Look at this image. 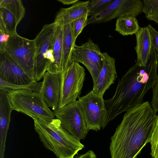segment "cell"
<instances>
[{"mask_svg": "<svg viewBox=\"0 0 158 158\" xmlns=\"http://www.w3.org/2000/svg\"><path fill=\"white\" fill-rule=\"evenodd\" d=\"M158 60L152 45L146 66L135 64L119 79L113 96L105 100L106 115L103 129L119 114L143 102L145 94L156 81Z\"/></svg>", "mask_w": 158, "mask_h": 158, "instance_id": "cell-1", "label": "cell"}, {"mask_svg": "<svg viewBox=\"0 0 158 158\" xmlns=\"http://www.w3.org/2000/svg\"><path fill=\"white\" fill-rule=\"evenodd\" d=\"M156 117L148 101L126 112L110 138L111 158H136L150 143Z\"/></svg>", "mask_w": 158, "mask_h": 158, "instance_id": "cell-2", "label": "cell"}, {"mask_svg": "<svg viewBox=\"0 0 158 158\" xmlns=\"http://www.w3.org/2000/svg\"><path fill=\"white\" fill-rule=\"evenodd\" d=\"M34 128L40 141L58 158H74L84 145L69 133L57 118L52 121L33 119Z\"/></svg>", "mask_w": 158, "mask_h": 158, "instance_id": "cell-3", "label": "cell"}, {"mask_svg": "<svg viewBox=\"0 0 158 158\" xmlns=\"http://www.w3.org/2000/svg\"><path fill=\"white\" fill-rule=\"evenodd\" d=\"M8 96L13 110L22 113L33 119L51 121L55 116L39 92L28 89L10 91Z\"/></svg>", "mask_w": 158, "mask_h": 158, "instance_id": "cell-4", "label": "cell"}, {"mask_svg": "<svg viewBox=\"0 0 158 158\" xmlns=\"http://www.w3.org/2000/svg\"><path fill=\"white\" fill-rule=\"evenodd\" d=\"M61 94L59 108L75 102L81 94L85 79L83 67L77 62H72L60 73Z\"/></svg>", "mask_w": 158, "mask_h": 158, "instance_id": "cell-5", "label": "cell"}, {"mask_svg": "<svg viewBox=\"0 0 158 158\" xmlns=\"http://www.w3.org/2000/svg\"><path fill=\"white\" fill-rule=\"evenodd\" d=\"M6 51L26 73L34 79L36 48L34 40H30L18 34L10 36Z\"/></svg>", "mask_w": 158, "mask_h": 158, "instance_id": "cell-6", "label": "cell"}, {"mask_svg": "<svg viewBox=\"0 0 158 158\" xmlns=\"http://www.w3.org/2000/svg\"><path fill=\"white\" fill-rule=\"evenodd\" d=\"M77 102L88 129L96 131L100 130L106 115L103 96L91 91L86 95L80 97Z\"/></svg>", "mask_w": 158, "mask_h": 158, "instance_id": "cell-7", "label": "cell"}, {"mask_svg": "<svg viewBox=\"0 0 158 158\" xmlns=\"http://www.w3.org/2000/svg\"><path fill=\"white\" fill-rule=\"evenodd\" d=\"M104 56L98 45L89 38L81 46L75 44L73 48L70 58L71 62L82 64L92 76L93 83L96 81L104 63Z\"/></svg>", "mask_w": 158, "mask_h": 158, "instance_id": "cell-8", "label": "cell"}, {"mask_svg": "<svg viewBox=\"0 0 158 158\" xmlns=\"http://www.w3.org/2000/svg\"><path fill=\"white\" fill-rule=\"evenodd\" d=\"M56 24L54 22L44 25L34 39L36 48L34 79L36 82L43 78L50 66V64L45 59V56L48 51L52 49Z\"/></svg>", "mask_w": 158, "mask_h": 158, "instance_id": "cell-9", "label": "cell"}, {"mask_svg": "<svg viewBox=\"0 0 158 158\" xmlns=\"http://www.w3.org/2000/svg\"><path fill=\"white\" fill-rule=\"evenodd\" d=\"M141 0H114L103 11L90 15L87 25L106 23L123 16L136 17L143 12Z\"/></svg>", "mask_w": 158, "mask_h": 158, "instance_id": "cell-10", "label": "cell"}, {"mask_svg": "<svg viewBox=\"0 0 158 158\" xmlns=\"http://www.w3.org/2000/svg\"><path fill=\"white\" fill-rule=\"evenodd\" d=\"M53 112L69 133L80 140L85 138L89 130L86 126L77 100L62 108H58Z\"/></svg>", "mask_w": 158, "mask_h": 158, "instance_id": "cell-11", "label": "cell"}, {"mask_svg": "<svg viewBox=\"0 0 158 158\" xmlns=\"http://www.w3.org/2000/svg\"><path fill=\"white\" fill-rule=\"evenodd\" d=\"M0 78L9 83L19 85L36 82L26 73L6 51L0 53Z\"/></svg>", "mask_w": 158, "mask_h": 158, "instance_id": "cell-12", "label": "cell"}, {"mask_svg": "<svg viewBox=\"0 0 158 158\" xmlns=\"http://www.w3.org/2000/svg\"><path fill=\"white\" fill-rule=\"evenodd\" d=\"M39 92L49 108L53 110L58 108L61 89L60 73H53L47 71L43 77Z\"/></svg>", "mask_w": 158, "mask_h": 158, "instance_id": "cell-13", "label": "cell"}, {"mask_svg": "<svg viewBox=\"0 0 158 158\" xmlns=\"http://www.w3.org/2000/svg\"><path fill=\"white\" fill-rule=\"evenodd\" d=\"M103 54L104 58L103 66L96 81L93 83L92 90L94 94L102 96L117 77L115 59L106 52Z\"/></svg>", "mask_w": 158, "mask_h": 158, "instance_id": "cell-14", "label": "cell"}, {"mask_svg": "<svg viewBox=\"0 0 158 158\" xmlns=\"http://www.w3.org/2000/svg\"><path fill=\"white\" fill-rule=\"evenodd\" d=\"M13 110L8 93L0 90V154H4L5 143Z\"/></svg>", "mask_w": 158, "mask_h": 158, "instance_id": "cell-15", "label": "cell"}, {"mask_svg": "<svg viewBox=\"0 0 158 158\" xmlns=\"http://www.w3.org/2000/svg\"><path fill=\"white\" fill-rule=\"evenodd\" d=\"M136 45L135 49L137 55L135 63L140 66H146L152 46L151 36L148 26L140 28L135 34Z\"/></svg>", "mask_w": 158, "mask_h": 158, "instance_id": "cell-16", "label": "cell"}, {"mask_svg": "<svg viewBox=\"0 0 158 158\" xmlns=\"http://www.w3.org/2000/svg\"><path fill=\"white\" fill-rule=\"evenodd\" d=\"M90 1H79L67 8H61L57 14L55 21L62 25L71 23L87 14Z\"/></svg>", "mask_w": 158, "mask_h": 158, "instance_id": "cell-17", "label": "cell"}, {"mask_svg": "<svg viewBox=\"0 0 158 158\" xmlns=\"http://www.w3.org/2000/svg\"><path fill=\"white\" fill-rule=\"evenodd\" d=\"M56 23L52 46L54 60L47 71L53 73H61L64 70L62 62L63 28L61 24Z\"/></svg>", "mask_w": 158, "mask_h": 158, "instance_id": "cell-18", "label": "cell"}, {"mask_svg": "<svg viewBox=\"0 0 158 158\" xmlns=\"http://www.w3.org/2000/svg\"><path fill=\"white\" fill-rule=\"evenodd\" d=\"M62 25V62L64 70L71 63L70 58L72 51L76 41L73 38L71 23Z\"/></svg>", "mask_w": 158, "mask_h": 158, "instance_id": "cell-19", "label": "cell"}, {"mask_svg": "<svg viewBox=\"0 0 158 158\" xmlns=\"http://www.w3.org/2000/svg\"><path fill=\"white\" fill-rule=\"evenodd\" d=\"M135 17L123 16L117 18L115 31L123 36L135 34L140 29Z\"/></svg>", "mask_w": 158, "mask_h": 158, "instance_id": "cell-20", "label": "cell"}, {"mask_svg": "<svg viewBox=\"0 0 158 158\" xmlns=\"http://www.w3.org/2000/svg\"><path fill=\"white\" fill-rule=\"evenodd\" d=\"M0 7L8 10L15 17L18 24L24 17L25 10L20 0H1Z\"/></svg>", "mask_w": 158, "mask_h": 158, "instance_id": "cell-21", "label": "cell"}, {"mask_svg": "<svg viewBox=\"0 0 158 158\" xmlns=\"http://www.w3.org/2000/svg\"><path fill=\"white\" fill-rule=\"evenodd\" d=\"M0 21L2 23L6 33L10 36L17 34L16 27L18 25L13 15L6 9L0 7Z\"/></svg>", "mask_w": 158, "mask_h": 158, "instance_id": "cell-22", "label": "cell"}, {"mask_svg": "<svg viewBox=\"0 0 158 158\" xmlns=\"http://www.w3.org/2000/svg\"><path fill=\"white\" fill-rule=\"evenodd\" d=\"M42 85V82H36L27 85H16L6 82L0 78V90L7 92L11 90L19 89H28L40 92Z\"/></svg>", "mask_w": 158, "mask_h": 158, "instance_id": "cell-23", "label": "cell"}, {"mask_svg": "<svg viewBox=\"0 0 158 158\" xmlns=\"http://www.w3.org/2000/svg\"><path fill=\"white\" fill-rule=\"evenodd\" d=\"M143 12L149 20L158 22V0H143Z\"/></svg>", "mask_w": 158, "mask_h": 158, "instance_id": "cell-24", "label": "cell"}, {"mask_svg": "<svg viewBox=\"0 0 158 158\" xmlns=\"http://www.w3.org/2000/svg\"><path fill=\"white\" fill-rule=\"evenodd\" d=\"M113 0H92L90 1L88 6L90 15L97 14L103 11Z\"/></svg>", "mask_w": 158, "mask_h": 158, "instance_id": "cell-25", "label": "cell"}, {"mask_svg": "<svg viewBox=\"0 0 158 158\" xmlns=\"http://www.w3.org/2000/svg\"><path fill=\"white\" fill-rule=\"evenodd\" d=\"M89 14L80 17L71 23L72 32L75 40L82 32L84 28L87 25Z\"/></svg>", "mask_w": 158, "mask_h": 158, "instance_id": "cell-26", "label": "cell"}, {"mask_svg": "<svg viewBox=\"0 0 158 158\" xmlns=\"http://www.w3.org/2000/svg\"><path fill=\"white\" fill-rule=\"evenodd\" d=\"M150 143L151 146L150 154L152 158H158V114Z\"/></svg>", "mask_w": 158, "mask_h": 158, "instance_id": "cell-27", "label": "cell"}, {"mask_svg": "<svg viewBox=\"0 0 158 158\" xmlns=\"http://www.w3.org/2000/svg\"><path fill=\"white\" fill-rule=\"evenodd\" d=\"M10 35L6 33L2 23L0 21V53L6 51V46Z\"/></svg>", "mask_w": 158, "mask_h": 158, "instance_id": "cell-28", "label": "cell"}, {"mask_svg": "<svg viewBox=\"0 0 158 158\" xmlns=\"http://www.w3.org/2000/svg\"><path fill=\"white\" fill-rule=\"evenodd\" d=\"M150 105L156 113L158 112V76L156 81L152 88V99Z\"/></svg>", "mask_w": 158, "mask_h": 158, "instance_id": "cell-29", "label": "cell"}, {"mask_svg": "<svg viewBox=\"0 0 158 158\" xmlns=\"http://www.w3.org/2000/svg\"><path fill=\"white\" fill-rule=\"evenodd\" d=\"M148 27L151 36L152 45L156 51L158 59V32L151 25H148Z\"/></svg>", "mask_w": 158, "mask_h": 158, "instance_id": "cell-30", "label": "cell"}, {"mask_svg": "<svg viewBox=\"0 0 158 158\" xmlns=\"http://www.w3.org/2000/svg\"><path fill=\"white\" fill-rule=\"evenodd\" d=\"M77 158H97L95 153L92 150H89L86 153L80 155Z\"/></svg>", "mask_w": 158, "mask_h": 158, "instance_id": "cell-31", "label": "cell"}, {"mask_svg": "<svg viewBox=\"0 0 158 158\" xmlns=\"http://www.w3.org/2000/svg\"><path fill=\"white\" fill-rule=\"evenodd\" d=\"M57 1L64 5H73L79 1V0H57Z\"/></svg>", "mask_w": 158, "mask_h": 158, "instance_id": "cell-32", "label": "cell"}, {"mask_svg": "<svg viewBox=\"0 0 158 158\" xmlns=\"http://www.w3.org/2000/svg\"><path fill=\"white\" fill-rule=\"evenodd\" d=\"M157 24H158V22L157 23Z\"/></svg>", "mask_w": 158, "mask_h": 158, "instance_id": "cell-33", "label": "cell"}]
</instances>
